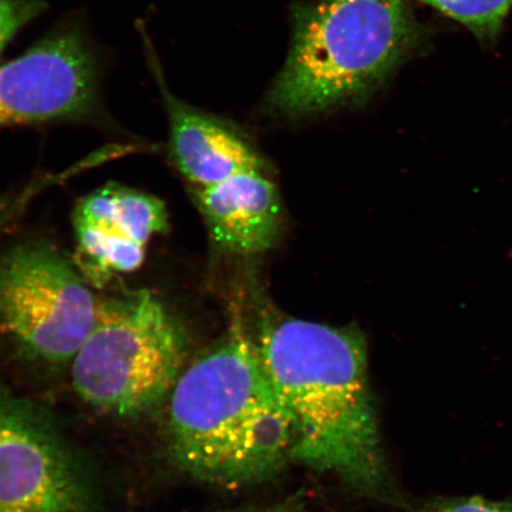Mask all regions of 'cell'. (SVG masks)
Instances as JSON below:
<instances>
[{
    "mask_svg": "<svg viewBox=\"0 0 512 512\" xmlns=\"http://www.w3.org/2000/svg\"><path fill=\"white\" fill-rule=\"evenodd\" d=\"M253 335L262 368L292 422L293 462L379 494L388 472L361 332L264 307Z\"/></svg>",
    "mask_w": 512,
    "mask_h": 512,
    "instance_id": "6da1fadb",
    "label": "cell"
},
{
    "mask_svg": "<svg viewBox=\"0 0 512 512\" xmlns=\"http://www.w3.org/2000/svg\"><path fill=\"white\" fill-rule=\"evenodd\" d=\"M169 396L171 454L191 477L238 489L293 462L292 422L262 368L240 299L219 342L183 370Z\"/></svg>",
    "mask_w": 512,
    "mask_h": 512,
    "instance_id": "7a4b0ae2",
    "label": "cell"
},
{
    "mask_svg": "<svg viewBox=\"0 0 512 512\" xmlns=\"http://www.w3.org/2000/svg\"><path fill=\"white\" fill-rule=\"evenodd\" d=\"M418 38L406 0H315L296 12L290 54L270 94L280 112L330 110L367 93Z\"/></svg>",
    "mask_w": 512,
    "mask_h": 512,
    "instance_id": "3957f363",
    "label": "cell"
},
{
    "mask_svg": "<svg viewBox=\"0 0 512 512\" xmlns=\"http://www.w3.org/2000/svg\"><path fill=\"white\" fill-rule=\"evenodd\" d=\"M187 352V332L155 294H115L99 300L93 328L72 360L73 386L102 413L137 415L171 394Z\"/></svg>",
    "mask_w": 512,
    "mask_h": 512,
    "instance_id": "277c9868",
    "label": "cell"
},
{
    "mask_svg": "<svg viewBox=\"0 0 512 512\" xmlns=\"http://www.w3.org/2000/svg\"><path fill=\"white\" fill-rule=\"evenodd\" d=\"M99 300L79 268L53 247L22 243L0 255V334L44 361H72Z\"/></svg>",
    "mask_w": 512,
    "mask_h": 512,
    "instance_id": "5b68a950",
    "label": "cell"
},
{
    "mask_svg": "<svg viewBox=\"0 0 512 512\" xmlns=\"http://www.w3.org/2000/svg\"><path fill=\"white\" fill-rule=\"evenodd\" d=\"M86 472L34 409L0 387V512H93Z\"/></svg>",
    "mask_w": 512,
    "mask_h": 512,
    "instance_id": "8992f818",
    "label": "cell"
},
{
    "mask_svg": "<svg viewBox=\"0 0 512 512\" xmlns=\"http://www.w3.org/2000/svg\"><path fill=\"white\" fill-rule=\"evenodd\" d=\"M93 56L73 32L46 38L0 66V130L78 118L95 104Z\"/></svg>",
    "mask_w": 512,
    "mask_h": 512,
    "instance_id": "52a82bcc",
    "label": "cell"
},
{
    "mask_svg": "<svg viewBox=\"0 0 512 512\" xmlns=\"http://www.w3.org/2000/svg\"><path fill=\"white\" fill-rule=\"evenodd\" d=\"M211 240L223 251H270L283 226L280 195L266 170L242 172L206 188H191Z\"/></svg>",
    "mask_w": 512,
    "mask_h": 512,
    "instance_id": "ba28073f",
    "label": "cell"
},
{
    "mask_svg": "<svg viewBox=\"0 0 512 512\" xmlns=\"http://www.w3.org/2000/svg\"><path fill=\"white\" fill-rule=\"evenodd\" d=\"M169 115L170 155L191 188H206L254 170L264 160L238 133L221 121L178 100L165 87L158 64L151 62Z\"/></svg>",
    "mask_w": 512,
    "mask_h": 512,
    "instance_id": "9c48e42d",
    "label": "cell"
},
{
    "mask_svg": "<svg viewBox=\"0 0 512 512\" xmlns=\"http://www.w3.org/2000/svg\"><path fill=\"white\" fill-rule=\"evenodd\" d=\"M76 264L89 283L101 286L143 265L146 247L104 223L74 219Z\"/></svg>",
    "mask_w": 512,
    "mask_h": 512,
    "instance_id": "30bf717a",
    "label": "cell"
},
{
    "mask_svg": "<svg viewBox=\"0 0 512 512\" xmlns=\"http://www.w3.org/2000/svg\"><path fill=\"white\" fill-rule=\"evenodd\" d=\"M75 213L111 222L143 246L169 229L168 210L162 201L117 185L93 192Z\"/></svg>",
    "mask_w": 512,
    "mask_h": 512,
    "instance_id": "8fae6325",
    "label": "cell"
},
{
    "mask_svg": "<svg viewBox=\"0 0 512 512\" xmlns=\"http://www.w3.org/2000/svg\"><path fill=\"white\" fill-rule=\"evenodd\" d=\"M462 23L479 40L492 42L503 28L512 0H422Z\"/></svg>",
    "mask_w": 512,
    "mask_h": 512,
    "instance_id": "7c38bea8",
    "label": "cell"
},
{
    "mask_svg": "<svg viewBox=\"0 0 512 512\" xmlns=\"http://www.w3.org/2000/svg\"><path fill=\"white\" fill-rule=\"evenodd\" d=\"M43 9L42 0H0V53L16 32Z\"/></svg>",
    "mask_w": 512,
    "mask_h": 512,
    "instance_id": "4fadbf2b",
    "label": "cell"
},
{
    "mask_svg": "<svg viewBox=\"0 0 512 512\" xmlns=\"http://www.w3.org/2000/svg\"><path fill=\"white\" fill-rule=\"evenodd\" d=\"M416 512H512V503L477 496L443 498L425 504Z\"/></svg>",
    "mask_w": 512,
    "mask_h": 512,
    "instance_id": "5bb4252c",
    "label": "cell"
},
{
    "mask_svg": "<svg viewBox=\"0 0 512 512\" xmlns=\"http://www.w3.org/2000/svg\"><path fill=\"white\" fill-rule=\"evenodd\" d=\"M305 505L303 494H297L285 499L284 502L270 505V507L252 509L241 512H302Z\"/></svg>",
    "mask_w": 512,
    "mask_h": 512,
    "instance_id": "9a60e30c",
    "label": "cell"
}]
</instances>
